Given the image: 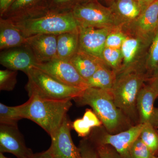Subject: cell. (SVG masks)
<instances>
[{
	"mask_svg": "<svg viewBox=\"0 0 158 158\" xmlns=\"http://www.w3.org/2000/svg\"><path fill=\"white\" fill-rule=\"evenodd\" d=\"M79 106H90L98 116L105 130L111 134L125 131L134 126L114 102L111 91L89 88L73 99Z\"/></svg>",
	"mask_w": 158,
	"mask_h": 158,
	"instance_id": "obj_1",
	"label": "cell"
},
{
	"mask_svg": "<svg viewBox=\"0 0 158 158\" xmlns=\"http://www.w3.org/2000/svg\"><path fill=\"white\" fill-rule=\"evenodd\" d=\"M149 78L144 66L127 69L117 73L111 90L116 106L134 125L139 123L137 110L138 94Z\"/></svg>",
	"mask_w": 158,
	"mask_h": 158,
	"instance_id": "obj_2",
	"label": "cell"
},
{
	"mask_svg": "<svg viewBox=\"0 0 158 158\" xmlns=\"http://www.w3.org/2000/svg\"><path fill=\"white\" fill-rule=\"evenodd\" d=\"M27 102L26 118L32 120L51 136L62 124L72 106L71 99H46L31 95Z\"/></svg>",
	"mask_w": 158,
	"mask_h": 158,
	"instance_id": "obj_3",
	"label": "cell"
},
{
	"mask_svg": "<svg viewBox=\"0 0 158 158\" xmlns=\"http://www.w3.org/2000/svg\"><path fill=\"white\" fill-rule=\"evenodd\" d=\"M12 22L26 37L38 34H59L77 31L79 27L71 11L49 9L40 15Z\"/></svg>",
	"mask_w": 158,
	"mask_h": 158,
	"instance_id": "obj_4",
	"label": "cell"
},
{
	"mask_svg": "<svg viewBox=\"0 0 158 158\" xmlns=\"http://www.w3.org/2000/svg\"><path fill=\"white\" fill-rule=\"evenodd\" d=\"M26 75L28 81L26 89L29 97L36 95L46 99H73L85 90L65 85L34 67Z\"/></svg>",
	"mask_w": 158,
	"mask_h": 158,
	"instance_id": "obj_5",
	"label": "cell"
},
{
	"mask_svg": "<svg viewBox=\"0 0 158 158\" xmlns=\"http://www.w3.org/2000/svg\"><path fill=\"white\" fill-rule=\"evenodd\" d=\"M71 11L79 27L115 28L123 27L112 10L94 1L79 3Z\"/></svg>",
	"mask_w": 158,
	"mask_h": 158,
	"instance_id": "obj_6",
	"label": "cell"
},
{
	"mask_svg": "<svg viewBox=\"0 0 158 158\" xmlns=\"http://www.w3.org/2000/svg\"><path fill=\"white\" fill-rule=\"evenodd\" d=\"M144 126V124L138 123L116 134L100 129L97 133H93L90 140L94 144H110L116 150L121 158H131L130 148L134 141L139 138Z\"/></svg>",
	"mask_w": 158,
	"mask_h": 158,
	"instance_id": "obj_7",
	"label": "cell"
},
{
	"mask_svg": "<svg viewBox=\"0 0 158 158\" xmlns=\"http://www.w3.org/2000/svg\"><path fill=\"white\" fill-rule=\"evenodd\" d=\"M34 67L65 85L83 90L88 88L86 81L69 60L57 57L48 62L37 63Z\"/></svg>",
	"mask_w": 158,
	"mask_h": 158,
	"instance_id": "obj_8",
	"label": "cell"
},
{
	"mask_svg": "<svg viewBox=\"0 0 158 158\" xmlns=\"http://www.w3.org/2000/svg\"><path fill=\"white\" fill-rule=\"evenodd\" d=\"M127 34L120 49L123 60L121 69L118 73L140 66L145 67L148 52L154 36L143 37Z\"/></svg>",
	"mask_w": 158,
	"mask_h": 158,
	"instance_id": "obj_9",
	"label": "cell"
},
{
	"mask_svg": "<svg viewBox=\"0 0 158 158\" xmlns=\"http://www.w3.org/2000/svg\"><path fill=\"white\" fill-rule=\"evenodd\" d=\"M71 123L66 116L56 131L51 136L49 148L54 158H81L79 148L74 144L71 136Z\"/></svg>",
	"mask_w": 158,
	"mask_h": 158,
	"instance_id": "obj_10",
	"label": "cell"
},
{
	"mask_svg": "<svg viewBox=\"0 0 158 158\" xmlns=\"http://www.w3.org/2000/svg\"><path fill=\"white\" fill-rule=\"evenodd\" d=\"M158 27V0L143 7L141 14L133 22L123 26L126 34L151 37Z\"/></svg>",
	"mask_w": 158,
	"mask_h": 158,
	"instance_id": "obj_11",
	"label": "cell"
},
{
	"mask_svg": "<svg viewBox=\"0 0 158 158\" xmlns=\"http://www.w3.org/2000/svg\"><path fill=\"white\" fill-rule=\"evenodd\" d=\"M116 28L79 27V50L101 59L102 53L106 47L107 37Z\"/></svg>",
	"mask_w": 158,
	"mask_h": 158,
	"instance_id": "obj_12",
	"label": "cell"
},
{
	"mask_svg": "<svg viewBox=\"0 0 158 158\" xmlns=\"http://www.w3.org/2000/svg\"><path fill=\"white\" fill-rule=\"evenodd\" d=\"M0 152L12 154L18 158H30L33 155L26 146L17 126L0 125Z\"/></svg>",
	"mask_w": 158,
	"mask_h": 158,
	"instance_id": "obj_13",
	"label": "cell"
},
{
	"mask_svg": "<svg viewBox=\"0 0 158 158\" xmlns=\"http://www.w3.org/2000/svg\"><path fill=\"white\" fill-rule=\"evenodd\" d=\"M0 63L7 69L21 71L26 74L37 62L30 49L24 45L2 51Z\"/></svg>",
	"mask_w": 158,
	"mask_h": 158,
	"instance_id": "obj_14",
	"label": "cell"
},
{
	"mask_svg": "<svg viewBox=\"0 0 158 158\" xmlns=\"http://www.w3.org/2000/svg\"><path fill=\"white\" fill-rule=\"evenodd\" d=\"M58 34H38L27 38V47L37 63L48 62L57 58Z\"/></svg>",
	"mask_w": 158,
	"mask_h": 158,
	"instance_id": "obj_15",
	"label": "cell"
},
{
	"mask_svg": "<svg viewBox=\"0 0 158 158\" xmlns=\"http://www.w3.org/2000/svg\"><path fill=\"white\" fill-rule=\"evenodd\" d=\"M158 98L149 85L141 88L137 101L139 123L149 124L158 128V109L154 106L155 101Z\"/></svg>",
	"mask_w": 158,
	"mask_h": 158,
	"instance_id": "obj_16",
	"label": "cell"
},
{
	"mask_svg": "<svg viewBox=\"0 0 158 158\" xmlns=\"http://www.w3.org/2000/svg\"><path fill=\"white\" fill-rule=\"evenodd\" d=\"M48 10L47 0H15L2 18L18 21L40 15Z\"/></svg>",
	"mask_w": 158,
	"mask_h": 158,
	"instance_id": "obj_17",
	"label": "cell"
},
{
	"mask_svg": "<svg viewBox=\"0 0 158 158\" xmlns=\"http://www.w3.org/2000/svg\"><path fill=\"white\" fill-rule=\"evenodd\" d=\"M27 38L11 20L0 19V49H8L25 45Z\"/></svg>",
	"mask_w": 158,
	"mask_h": 158,
	"instance_id": "obj_18",
	"label": "cell"
},
{
	"mask_svg": "<svg viewBox=\"0 0 158 158\" xmlns=\"http://www.w3.org/2000/svg\"><path fill=\"white\" fill-rule=\"evenodd\" d=\"M79 74L87 82L103 63L98 59L79 49L69 60Z\"/></svg>",
	"mask_w": 158,
	"mask_h": 158,
	"instance_id": "obj_19",
	"label": "cell"
},
{
	"mask_svg": "<svg viewBox=\"0 0 158 158\" xmlns=\"http://www.w3.org/2000/svg\"><path fill=\"white\" fill-rule=\"evenodd\" d=\"M79 49V30L58 34L57 41L58 58L69 60Z\"/></svg>",
	"mask_w": 158,
	"mask_h": 158,
	"instance_id": "obj_20",
	"label": "cell"
},
{
	"mask_svg": "<svg viewBox=\"0 0 158 158\" xmlns=\"http://www.w3.org/2000/svg\"><path fill=\"white\" fill-rule=\"evenodd\" d=\"M117 73L115 71L109 69L102 63L90 78L87 81L88 88H100L111 91L115 82Z\"/></svg>",
	"mask_w": 158,
	"mask_h": 158,
	"instance_id": "obj_21",
	"label": "cell"
},
{
	"mask_svg": "<svg viewBox=\"0 0 158 158\" xmlns=\"http://www.w3.org/2000/svg\"><path fill=\"white\" fill-rule=\"evenodd\" d=\"M143 8L141 3L136 0H117L116 15L123 26L137 19Z\"/></svg>",
	"mask_w": 158,
	"mask_h": 158,
	"instance_id": "obj_22",
	"label": "cell"
},
{
	"mask_svg": "<svg viewBox=\"0 0 158 158\" xmlns=\"http://www.w3.org/2000/svg\"><path fill=\"white\" fill-rule=\"evenodd\" d=\"M27 102L16 106H8L0 103V123L17 126L18 122L26 118Z\"/></svg>",
	"mask_w": 158,
	"mask_h": 158,
	"instance_id": "obj_23",
	"label": "cell"
},
{
	"mask_svg": "<svg viewBox=\"0 0 158 158\" xmlns=\"http://www.w3.org/2000/svg\"><path fill=\"white\" fill-rule=\"evenodd\" d=\"M139 138L148 148L153 156H158V130L149 124H144Z\"/></svg>",
	"mask_w": 158,
	"mask_h": 158,
	"instance_id": "obj_24",
	"label": "cell"
},
{
	"mask_svg": "<svg viewBox=\"0 0 158 158\" xmlns=\"http://www.w3.org/2000/svg\"><path fill=\"white\" fill-rule=\"evenodd\" d=\"M101 60L107 66L118 73L121 69L123 60L121 49L105 47L102 53Z\"/></svg>",
	"mask_w": 158,
	"mask_h": 158,
	"instance_id": "obj_25",
	"label": "cell"
},
{
	"mask_svg": "<svg viewBox=\"0 0 158 158\" xmlns=\"http://www.w3.org/2000/svg\"><path fill=\"white\" fill-rule=\"evenodd\" d=\"M158 65V27L156 30L148 52L145 67L149 77Z\"/></svg>",
	"mask_w": 158,
	"mask_h": 158,
	"instance_id": "obj_26",
	"label": "cell"
},
{
	"mask_svg": "<svg viewBox=\"0 0 158 158\" xmlns=\"http://www.w3.org/2000/svg\"><path fill=\"white\" fill-rule=\"evenodd\" d=\"M123 27L114 29L108 35L106 42V47L120 49L123 44L127 37V34L123 31Z\"/></svg>",
	"mask_w": 158,
	"mask_h": 158,
	"instance_id": "obj_27",
	"label": "cell"
},
{
	"mask_svg": "<svg viewBox=\"0 0 158 158\" xmlns=\"http://www.w3.org/2000/svg\"><path fill=\"white\" fill-rule=\"evenodd\" d=\"M17 71L7 69L0 70V90L11 91L17 83Z\"/></svg>",
	"mask_w": 158,
	"mask_h": 158,
	"instance_id": "obj_28",
	"label": "cell"
},
{
	"mask_svg": "<svg viewBox=\"0 0 158 158\" xmlns=\"http://www.w3.org/2000/svg\"><path fill=\"white\" fill-rule=\"evenodd\" d=\"M130 154L131 158H151L153 156L139 137L132 144Z\"/></svg>",
	"mask_w": 158,
	"mask_h": 158,
	"instance_id": "obj_29",
	"label": "cell"
},
{
	"mask_svg": "<svg viewBox=\"0 0 158 158\" xmlns=\"http://www.w3.org/2000/svg\"><path fill=\"white\" fill-rule=\"evenodd\" d=\"M79 148L81 152V158H98L96 147L90 139L85 138L81 140Z\"/></svg>",
	"mask_w": 158,
	"mask_h": 158,
	"instance_id": "obj_30",
	"label": "cell"
},
{
	"mask_svg": "<svg viewBox=\"0 0 158 158\" xmlns=\"http://www.w3.org/2000/svg\"><path fill=\"white\" fill-rule=\"evenodd\" d=\"M49 9L57 11H71L77 4V0H49Z\"/></svg>",
	"mask_w": 158,
	"mask_h": 158,
	"instance_id": "obj_31",
	"label": "cell"
},
{
	"mask_svg": "<svg viewBox=\"0 0 158 158\" xmlns=\"http://www.w3.org/2000/svg\"><path fill=\"white\" fill-rule=\"evenodd\" d=\"M96 147L98 158H121L116 149L108 144H94Z\"/></svg>",
	"mask_w": 158,
	"mask_h": 158,
	"instance_id": "obj_32",
	"label": "cell"
},
{
	"mask_svg": "<svg viewBox=\"0 0 158 158\" xmlns=\"http://www.w3.org/2000/svg\"><path fill=\"white\" fill-rule=\"evenodd\" d=\"M72 127L80 137L85 138L90 135L91 128L88 125L83 118H78L73 122Z\"/></svg>",
	"mask_w": 158,
	"mask_h": 158,
	"instance_id": "obj_33",
	"label": "cell"
},
{
	"mask_svg": "<svg viewBox=\"0 0 158 158\" xmlns=\"http://www.w3.org/2000/svg\"><path fill=\"white\" fill-rule=\"evenodd\" d=\"M82 118L91 128L101 127L103 125L98 116L90 109H88L86 110Z\"/></svg>",
	"mask_w": 158,
	"mask_h": 158,
	"instance_id": "obj_34",
	"label": "cell"
},
{
	"mask_svg": "<svg viewBox=\"0 0 158 158\" xmlns=\"http://www.w3.org/2000/svg\"><path fill=\"white\" fill-rule=\"evenodd\" d=\"M148 81V85L153 89L158 97V65L154 70Z\"/></svg>",
	"mask_w": 158,
	"mask_h": 158,
	"instance_id": "obj_35",
	"label": "cell"
},
{
	"mask_svg": "<svg viewBox=\"0 0 158 158\" xmlns=\"http://www.w3.org/2000/svg\"><path fill=\"white\" fill-rule=\"evenodd\" d=\"M15 1V0H0L1 17H2Z\"/></svg>",
	"mask_w": 158,
	"mask_h": 158,
	"instance_id": "obj_36",
	"label": "cell"
},
{
	"mask_svg": "<svg viewBox=\"0 0 158 158\" xmlns=\"http://www.w3.org/2000/svg\"><path fill=\"white\" fill-rule=\"evenodd\" d=\"M30 158H54L49 150L33 155Z\"/></svg>",
	"mask_w": 158,
	"mask_h": 158,
	"instance_id": "obj_37",
	"label": "cell"
},
{
	"mask_svg": "<svg viewBox=\"0 0 158 158\" xmlns=\"http://www.w3.org/2000/svg\"><path fill=\"white\" fill-rule=\"evenodd\" d=\"M156 1V0H142L141 1V4L142 5V6L144 7L146 5H148L150 3L154 1Z\"/></svg>",
	"mask_w": 158,
	"mask_h": 158,
	"instance_id": "obj_38",
	"label": "cell"
},
{
	"mask_svg": "<svg viewBox=\"0 0 158 158\" xmlns=\"http://www.w3.org/2000/svg\"><path fill=\"white\" fill-rule=\"evenodd\" d=\"M0 158H8L3 155L2 153L0 152Z\"/></svg>",
	"mask_w": 158,
	"mask_h": 158,
	"instance_id": "obj_39",
	"label": "cell"
},
{
	"mask_svg": "<svg viewBox=\"0 0 158 158\" xmlns=\"http://www.w3.org/2000/svg\"><path fill=\"white\" fill-rule=\"evenodd\" d=\"M151 158H158V156H152Z\"/></svg>",
	"mask_w": 158,
	"mask_h": 158,
	"instance_id": "obj_40",
	"label": "cell"
},
{
	"mask_svg": "<svg viewBox=\"0 0 158 158\" xmlns=\"http://www.w3.org/2000/svg\"><path fill=\"white\" fill-rule=\"evenodd\" d=\"M136 1H138V2H140L141 3L142 0H136Z\"/></svg>",
	"mask_w": 158,
	"mask_h": 158,
	"instance_id": "obj_41",
	"label": "cell"
}]
</instances>
